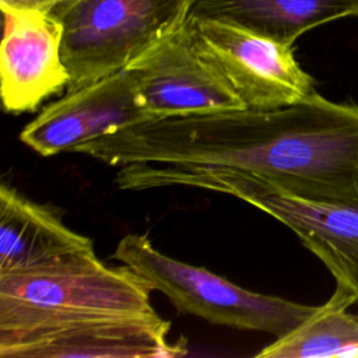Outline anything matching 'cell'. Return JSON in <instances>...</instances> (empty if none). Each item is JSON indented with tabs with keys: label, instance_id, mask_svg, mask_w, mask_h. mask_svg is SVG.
<instances>
[{
	"label": "cell",
	"instance_id": "cell-1",
	"mask_svg": "<svg viewBox=\"0 0 358 358\" xmlns=\"http://www.w3.org/2000/svg\"><path fill=\"white\" fill-rule=\"evenodd\" d=\"M73 152L113 166L235 169L301 197L358 201V103L334 102L316 91L275 109L145 119Z\"/></svg>",
	"mask_w": 358,
	"mask_h": 358
},
{
	"label": "cell",
	"instance_id": "cell-2",
	"mask_svg": "<svg viewBox=\"0 0 358 358\" xmlns=\"http://www.w3.org/2000/svg\"><path fill=\"white\" fill-rule=\"evenodd\" d=\"M115 182L122 190L187 186L246 201L288 227L329 268L336 291L326 303L343 309L358 303V201L306 199L222 168L130 164L120 166Z\"/></svg>",
	"mask_w": 358,
	"mask_h": 358
},
{
	"label": "cell",
	"instance_id": "cell-3",
	"mask_svg": "<svg viewBox=\"0 0 358 358\" xmlns=\"http://www.w3.org/2000/svg\"><path fill=\"white\" fill-rule=\"evenodd\" d=\"M171 323L145 313L43 308L0 296V357L171 358L187 354L169 340Z\"/></svg>",
	"mask_w": 358,
	"mask_h": 358
},
{
	"label": "cell",
	"instance_id": "cell-4",
	"mask_svg": "<svg viewBox=\"0 0 358 358\" xmlns=\"http://www.w3.org/2000/svg\"><path fill=\"white\" fill-rule=\"evenodd\" d=\"M112 257L136 271L154 291L164 294L178 312L214 324L263 331L278 338L319 308L242 288L206 267L162 253L147 235L123 236Z\"/></svg>",
	"mask_w": 358,
	"mask_h": 358
},
{
	"label": "cell",
	"instance_id": "cell-5",
	"mask_svg": "<svg viewBox=\"0 0 358 358\" xmlns=\"http://www.w3.org/2000/svg\"><path fill=\"white\" fill-rule=\"evenodd\" d=\"M189 0H62V57L74 90L123 70L186 20Z\"/></svg>",
	"mask_w": 358,
	"mask_h": 358
},
{
	"label": "cell",
	"instance_id": "cell-6",
	"mask_svg": "<svg viewBox=\"0 0 358 358\" xmlns=\"http://www.w3.org/2000/svg\"><path fill=\"white\" fill-rule=\"evenodd\" d=\"M124 69L150 119L248 108L186 20Z\"/></svg>",
	"mask_w": 358,
	"mask_h": 358
},
{
	"label": "cell",
	"instance_id": "cell-7",
	"mask_svg": "<svg viewBox=\"0 0 358 358\" xmlns=\"http://www.w3.org/2000/svg\"><path fill=\"white\" fill-rule=\"evenodd\" d=\"M151 291L130 267L108 266L94 249L35 270L0 275V296L55 309L145 313L154 310Z\"/></svg>",
	"mask_w": 358,
	"mask_h": 358
},
{
	"label": "cell",
	"instance_id": "cell-8",
	"mask_svg": "<svg viewBox=\"0 0 358 358\" xmlns=\"http://www.w3.org/2000/svg\"><path fill=\"white\" fill-rule=\"evenodd\" d=\"M187 22L249 109L294 105L315 92V80L296 62L292 45L217 21Z\"/></svg>",
	"mask_w": 358,
	"mask_h": 358
},
{
	"label": "cell",
	"instance_id": "cell-9",
	"mask_svg": "<svg viewBox=\"0 0 358 358\" xmlns=\"http://www.w3.org/2000/svg\"><path fill=\"white\" fill-rule=\"evenodd\" d=\"M150 119L136 84L123 69L46 105L20 133V140L42 157L73 150L116 127Z\"/></svg>",
	"mask_w": 358,
	"mask_h": 358
},
{
	"label": "cell",
	"instance_id": "cell-10",
	"mask_svg": "<svg viewBox=\"0 0 358 358\" xmlns=\"http://www.w3.org/2000/svg\"><path fill=\"white\" fill-rule=\"evenodd\" d=\"M3 108L15 115L34 112L69 85L70 74L62 57L63 27L50 13L3 10Z\"/></svg>",
	"mask_w": 358,
	"mask_h": 358
},
{
	"label": "cell",
	"instance_id": "cell-11",
	"mask_svg": "<svg viewBox=\"0 0 358 358\" xmlns=\"http://www.w3.org/2000/svg\"><path fill=\"white\" fill-rule=\"evenodd\" d=\"M94 249L92 239L69 228L59 213L0 186V275L35 270Z\"/></svg>",
	"mask_w": 358,
	"mask_h": 358
},
{
	"label": "cell",
	"instance_id": "cell-12",
	"mask_svg": "<svg viewBox=\"0 0 358 358\" xmlns=\"http://www.w3.org/2000/svg\"><path fill=\"white\" fill-rule=\"evenodd\" d=\"M358 15V0H189L187 21H217L285 45L322 24Z\"/></svg>",
	"mask_w": 358,
	"mask_h": 358
},
{
	"label": "cell",
	"instance_id": "cell-13",
	"mask_svg": "<svg viewBox=\"0 0 358 358\" xmlns=\"http://www.w3.org/2000/svg\"><path fill=\"white\" fill-rule=\"evenodd\" d=\"M259 358H329L358 357V315L347 309L320 305L305 322L275 338Z\"/></svg>",
	"mask_w": 358,
	"mask_h": 358
},
{
	"label": "cell",
	"instance_id": "cell-14",
	"mask_svg": "<svg viewBox=\"0 0 358 358\" xmlns=\"http://www.w3.org/2000/svg\"><path fill=\"white\" fill-rule=\"evenodd\" d=\"M62 0H0V8L11 11L50 13Z\"/></svg>",
	"mask_w": 358,
	"mask_h": 358
}]
</instances>
